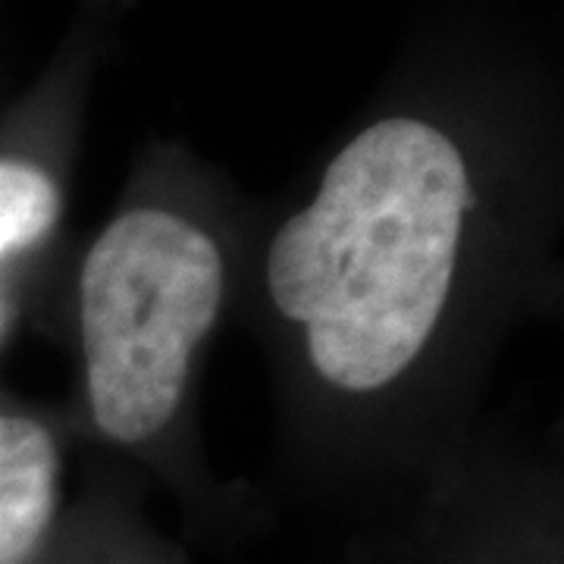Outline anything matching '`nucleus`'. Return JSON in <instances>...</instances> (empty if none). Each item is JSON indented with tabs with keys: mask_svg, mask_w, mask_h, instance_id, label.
<instances>
[{
	"mask_svg": "<svg viewBox=\"0 0 564 564\" xmlns=\"http://www.w3.org/2000/svg\"><path fill=\"white\" fill-rule=\"evenodd\" d=\"M474 185L458 144L423 120L367 126L282 223L263 280L299 326L323 383L380 392L414 367L443 323Z\"/></svg>",
	"mask_w": 564,
	"mask_h": 564,
	"instance_id": "f257e3e1",
	"label": "nucleus"
},
{
	"mask_svg": "<svg viewBox=\"0 0 564 564\" xmlns=\"http://www.w3.org/2000/svg\"><path fill=\"white\" fill-rule=\"evenodd\" d=\"M217 239L166 207L107 223L79 273V339L91 421L107 440H154L180 411L192 364L223 311Z\"/></svg>",
	"mask_w": 564,
	"mask_h": 564,
	"instance_id": "f03ea898",
	"label": "nucleus"
},
{
	"mask_svg": "<svg viewBox=\"0 0 564 564\" xmlns=\"http://www.w3.org/2000/svg\"><path fill=\"white\" fill-rule=\"evenodd\" d=\"M61 455L32 417L0 414V564H22L57 508Z\"/></svg>",
	"mask_w": 564,
	"mask_h": 564,
	"instance_id": "7ed1b4c3",
	"label": "nucleus"
},
{
	"mask_svg": "<svg viewBox=\"0 0 564 564\" xmlns=\"http://www.w3.org/2000/svg\"><path fill=\"white\" fill-rule=\"evenodd\" d=\"M61 217L54 180L29 161H0V261L39 245Z\"/></svg>",
	"mask_w": 564,
	"mask_h": 564,
	"instance_id": "20e7f679",
	"label": "nucleus"
}]
</instances>
